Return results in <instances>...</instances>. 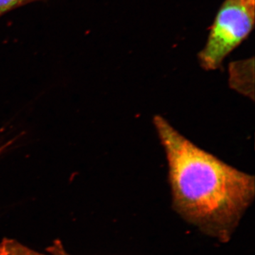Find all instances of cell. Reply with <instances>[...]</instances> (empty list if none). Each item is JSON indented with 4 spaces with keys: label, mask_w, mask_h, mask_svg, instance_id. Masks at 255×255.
Masks as SVG:
<instances>
[{
    "label": "cell",
    "mask_w": 255,
    "mask_h": 255,
    "mask_svg": "<svg viewBox=\"0 0 255 255\" xmlns=\"http://www.w3.org/2000/svg\"><path fill=\"white\" fill-rule=\"evenodd\" d=\"M153 123L165 152L176 210L204 233L228 241L254 199V176L203 150L161 116Z\"/></svg>",
    "instance_id": "6da1fadb"
},
{
    "label": "cell",
    "mask_w": 255,
    "mask_h": 255,
    "mask_svg": "<svg viewBox=\"0 0 255 255\" xmlns=\"http://www.w3.org/2000/svg\"><path fill=\"white\" fill-rule=\"evenodd\" d=\"M11 143H12V141H9L6 142V143H5L4 145L0 146V155H1V154L2 153V152H4V151L7 148V147H9V145H11Z\"/></svg>",
    "instance_id": "277c9868"
},
{
    "label": "cell",
    "mask_w": 255,
    "mask_h": 255,
    "mask_svg": "<svg viewBox=\"0 0 255 255\" xmlns=\"http://www.w3.org/2000/svg\"><path fill=\"white\" fill-rule=\"evenodd\" d=\"M255 21V0H225L199 53L201 66L209 71L221 68L225 58L249 36Z\"/></svg>",
    "instance_id": "7a4b0ae2"
},
{
    "label": "cell",
    "mask_w": 255,
    "mask_h": 255,
    "mask_svg": "<svg viewBox=\"0 0 255 255\" xmlns=\"http://www.w3.org/2000/svg\"><path fill=\"white\" fill-rule=\"evenodd\" d=\"M38 1L46 0H0V17L17 8Z\"/></svg>",
    "instance_id": "3957f363"
}]
</instances>
